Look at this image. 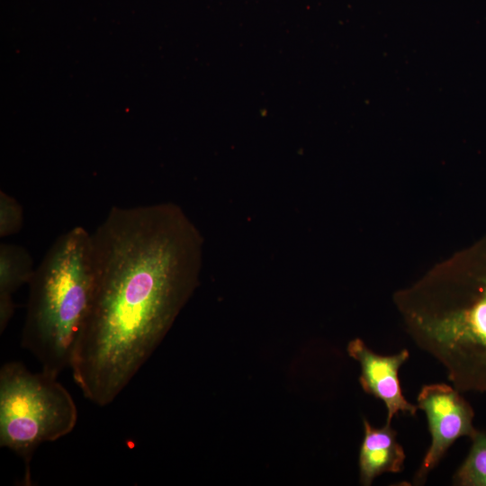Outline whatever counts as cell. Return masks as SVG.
<instances>
[{
    "instance_id": "9c48e42d",
    "label": "cell",
    "mask_w": 486,
    "mask_h": 486,
    "mask_svg": "<svg viewBox=\"0 0 486 486\" xmlns=\"http://www.w3.org/2000/svg\"><path fill=\"white\" fill-rule=\"evenodd\" d=\"M468 454L453 476L458 486H486V431L477 430L471 438Z\"/></svg>"
},
{
    "instance_id": "8992f818",
    "label": "cell",
    "mask_w": 486,
    "mask_h": 486,
    "mask_svg": "<svg viewBox=\"0 0 486 486\" xmlns=\"http://www.w3.org/2000/svg\"><path fill=\"white\" fill-rule=\"evenodd\" d=\"M346 351L360 364L359 383L363 391L384 403L386 423L392 424L400 412L416 415L418 408L405 399L399 380V370L410 357L407 349L382 356L370 349L362 339L355 338L347 344Z\"/></svg>"
},
{
    "instance_id": "277c9868",
    "label": "cell",
    "mask_w": 486,
    "mask_h": 486,
    "mask_svg": "<svg viewBox=\"0 0 486 486\" xmlns=\"http://www.w3.org/2000/svg\"><path fill=\"white\" fill-rule=\"evenodd\" d=\"M58 376L42 370L31 372L19 362L0 370V446L25 463L30 482V462L35 449L68 435L77 421V408Z\"/></svg>"
},
{
    "instance_id": "7a4b0ae2",
    "label": "cell",
    "mask_w": 486,
    "mask_h": 486,
    "mask_svg": "<svg viewBox=\"0 0 486 486\" xmlns=\"http://www.w3.org/2000/svg\"><path fill=\"white\" fill-rule=\"evenodd\" d=\"M22 346L41 370L58 376L69 367L92 303V238L76 226L60 235L34 269Z\"/></svg>"
},
{
    "instance_id": "ba28073f",
    "label": "cell",
    "mask_w": 486,
    "mask_h": 486,
    "mask_svg": "<svg viewBox=\"0 0 486 486\" xmlns=\"http://www.w3.org/2000/svg\"><path fill=\"white\" fill-rule=\"evenodd\" d=\"M33 260L22 246L0 245V332L3 333L14 316V292L29 284L33 274Z\"/></svg>"
},
{
    "instance_id": "52a82bcc",
    "label": "cell",
    "mask_w": 486,
    "mask_h": 486,
    "mask_svg": "<svg viewBox=\"0 0 486 486\" xmlns=\"http://www.w3.org/2000/svg\"><path fill=\"white\" fill-rule=\"evenodd\" d=\"M364 438L359 450V482L370 486L383 473H397L403 470L406 458L403 447L397 441V432L392 424L373 427L363 418Z\"/></svg>"
},
{
    "instance_id": "6da1fadb",
    "label": "cell",
    "mask_w": 486,
    "mask_h": 486,
    "mask_svg": "<svg viewBox=\"0 0 486 486\" xmlns=\"http://www.w3.org/2000/svg\"><path fill=\"white\" fill-rule=\"evenodd\" d=\"M94 288L70 369L84 396L112 403L199 284L202 237L173 202L111 208L91 233Z\"/></svg>"
},
{
    "instance_id": "30bf717a",
    "label": "cell",
    "mask_w": 486,
    "mask_h": 486,
    "mask_svg": "<svg viewBox=\"0 0 486 486\" xmlns=\"http://www.w3.org/2000/svg\"><path fill=\"white\" fill-rule=\"evenodd\" d=\"M23 212L19 202L8 194L0 192V236L4 238L18 232L22 225Z\"/></svg>"
},
{
    "instance_id": "5b68a950",
    "label": "cell",
    "mask_w": 486,
    "mask_h": 486,
    "mask_svg": "<svg viewBox=\"0 0 486 486\" xmlns=\"http://www.w3.org/2000/svg\"><path fill=\"white\" fill-rule=\"evenodd\" d=\"M417 402L418 410L426 414L431 436L430 446L413 479L414 485H421L458 438L471 439L478 429L473 426V409L454 386L424 385Z\"/></svg>"
},
{
    "instance_id": "3957f363",
    "label": "cell",
    "mask_w": 486,
    "mask_h": 486,
    "mask_svg": "<svg viewBox=\"0 0 486 486\" xmlns=\"http://www.w3.org/2000/svg\"><path fill=\"white\" fill-rule=\"evenodd\" d=\"M444 298L400 300L416 345L461 392H486V241L469 256Z\"/></svg>"
}]
</instances>
